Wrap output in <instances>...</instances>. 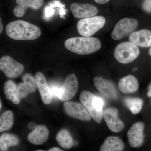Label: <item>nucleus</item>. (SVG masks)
I'll list each match as a JSON object with an SVG mask.
<instances>
[{"label": "nucleus", "mask_w": 151, "mask_h": 151, "mask_svg": "<svg viewBox=\"0 0 151 151\" xmlns=\"http://www.w3.org/2000/svg\"><path fill=\"white\" fill-rule=\"evenodd\" d=\"M0 25H1V29H0V33H1L3 31V26L1 22V19H0Z\"/></svg>", "instance_id": "7c9ffc66"}, {"label": "nucleus", "mask_w": 151, "mask_h": 151, "mask_svg": "<svg viewBox=\"0 0 151 151\" xmlns=\"http://www.w3.org/2000/svg\"><path fill=\"white\" fill-rule=\"evenodd\" d=\"M78 89V81L76 76L71 73L67 76L60 87L59 99L66 102L71 100L77 93Z\"/></svg>", "instance_id": "6e6552de"}, {"label": "nucleus", "mask_w": 151, "mask_h": 151, "mask_svg": "<svg viewBox=\"0 0 151 151\" xmlns=\"http://www.w3.org/2000/svg\"><path fill=\"white\" fill-rule=\"evenodd\" d=\"M145 126L142 122L133 124L127 132L129 145L133 148H138L142 145L144 142Z\"/></svg>", "instance_id": "f8f14e48"}, {"label": "nucleus", "mask_w": 151, "mask_h": 151, "mask_svg": "<svg viewBox=\"0 0 151 151\" xmlns=\"http://www.w3.org/2000/svg\"><path fill=\"white\" fill-rule=\"evenodd\" d=\"M125 145L121 138L116 136H110L105 139L100 147V151H122Z\"/></svg>", "instance_id": "aec40b11"}, {"label": "nucleus", "mask_w": 151, "mask_h": 151, "mask_svg": "<svg viewBox=\"0 0 151 151\" xmlns=\"http://www.w3.org/2000/svg\"><path fill=\"white\" fill-rule=\"evenodd\" d=\"M17 5L13 10L14 15L18 17L24 15L28 8L38 9L43 5L44 0H16Z\"/></svg>", "instance_id": "f3484780"}, {"label": "nucleus", "mask_w": 151, "mask_h": 151, "mask_svg": "<svg viewBox=\"0 0 151 151\" xmlns=\"http://www.w3.org/2000/svg\"><path fill=\"white\" fill-rule=\"evenodd\" d=\"M138 22L134 19L125 18L116 24L111 37L115 40H119L134 32L137 27Z\"/></svg>", "instance_id": "423d86ee"}, {"label": "nucleus", "mask_w": 151, "mask_h": 151, "mask_svg": "<svg viewBox=\"0 0 151 151\" xmlns=\"http://www.w3.org/2000/svg\"><path fill=\"white\" fill-rule=\"evenodd\" d=\"M28 128L29 129H35L37 126H36L35 124L33 123V122H31L28 124Z\"/></svg>", "instance_id": "cd10ccee"}, {"label": "nucleus", "mask_w": 151, "mask_h": 151, "mask_svg": "<svg viewBox=\"0 0 151 151\" xmlns=\"http://www.w3.org/2000/svg\"><path fill=\"white\" fill-rule=\"evenodd\" d=\"M49 131L46 127L43 125L37 126L27 137L29 142L35 145H42L48 139Z\"/></svg>", "instance_id": "a211bd4d"}, {"label": "nucleus", "mask_w": 151, "mask_h": 151, "mask_svg": "<svg viewBox=\"0 0 151 151\" xmlns=\"http://www.w3.org/2000/svg\"><path fill=\"white\" fill-rule=\"evenodd\" d=\"M56 140L58 145L64 149H70L73 145V138L65 129H63L58 132L56 136Z\"/></svg>", "instance_id": "4be33fe9"}, {"label": "nucleus", "mask_w": 151, "mask_h": 151, "mask_svg": "<svg viewBox=\"0 0 151 151\" xmlns=\"http://www.w3.org/2000/svg\"><path fill=\"white\" fill-rule=\"evenodd\" d=\"M35 78L37 86L43 103L46 105L50 104L53 96L45 76L41 72H38L36 73Z\"/></svg>", "instance_id": "4468645a"}, {"label": "nucleus", "mask_w": 151, "mask_h": 151, "mask_svg": "<svg viewBox=\"0 0 151 151\" xmlns=\"http://www.w3.org/2000/svg\"><path fill=\"white\" fill-rule=\"evenodd\" d=\"M13 114L10 111L4 112L0 117V132L7 131L14 124Z\"/></svg>", "instance_id": "393cba45"}, {"label": "nucleus", "mask_w": 151, "mask_h": 151, "mask_svg": "<svg viewBox=\"0 0 151 151\" xmlns=\"http://www.w3.org/2000/svg\"><path fill=\"white\" fill-rule=\"evenodd\" d=\"M139 53L137 46L130 42H126L117 45L114 51V56L118 62L128 64L136 59Z\"/></svg>", "instance_id": "20e7f679"}, {"label": "nucleus", "mask_w": 151, "mask_h": 151, "mask_svg": "<svg viewBox=\"0 0 151 151\" xmlns=\"http://www.w3.org/2000/svg\"></svg>", "instance_id": "72a5a7b5"}, {"label": "nucleus", "mask_w": 151, "mask_h": 151, "mask_svg": "<svg viewBox=\"0 0 151 151\" xmlns=\"http://www.w3.org/2000/svg\"><path fill=\"white\" fill-rule=\"evenodd\" d=\"M148 92H147V96L148 97H151V83L148 86Z\"/></svg>", "instance_id": "c756f323"}, {"label": "nucleus", "mask_w": 151, "mask_h": 151, "mask_svg": "<svg viewBox=\"0 0 151 151\" xmlns=\"http://www.w3.org/2000/svg\"><path fill=\"white\" fill-rule=\"evenodd\" d=\"M130 42L142 47L151 46V31L142 29L132 33L129 37Z\"/></svg>", "instance_id": "dca6fc26"}, {"label": "nucleus", "mask_w": 151, "mask_h": 151, "mask_svg": "<svg viewBox=\"0 0 151 151\" xmlns=\"http://www.w3.org/2000/svg\"><path fill=\"white\" fill-rule=\"evenodd\" d=\"M143 8L146 12H151V0H145L143 4Z\"/></svg>", "instance_id": "a878e982"}, {"label": "nucleus", "mask_w": 151, "mask_h": 151, "mask_svg": "<svg viewBox=\"0 0 151 151\" xmlns=\"http://www.w3.org/2000/svg\"><path fill=\"white\" fill-rule=\"evenodd\" d=\"M70 9L73 16L79 19L94 17L98 12L95 6L84 3H72L70 6Z\"/></svg>", "instance_id": "ddd939ff"}, {"label": "nucleus", "mask_w": 151, "mask_h": 151, "mask_svg": "<svg viewBox=\"0 0 151 151\" xmlns=\"http://www.w3.org/2000/svg\"><path fill=\"white\" fill-rule=\"evenodd\" d=\"M105 22L106 20L103 16H94L82 19L77 23V30L83 36H92L103 27Z\"/></svg>", "instance_id": "39448f33"}, {"label": "nucleus", "mask_w": 151, "mask_h": 151, "mask_svg": "<svg viewBox=\"0 0 151 151\" xmlns=\"http://www.w3.org/2000/svg\"><path fill=\"white\" fill-rule=\"evenodd\" d=\"M94 86L100 94L109 100H116L118 97L117 89L112 81L96 76L94 78Z\"/></svg>", "instance_id": "9d476101"}, {"label": "nucleus", "mask_w": 151, "mask_h": 151, "mask_svg": "<svg viewBox=\"0 0 151 151\" xmlns=\"http://www.w3.org/2000/svg\"><path fill=\"white\" fill-rule=\"evenodd\" d=\"M22 80L23 82H20L18 85V92L20 98H24L28 94L34 92L37 86L35 78L30 73L24 74Z\"/></svg>", "instance_id": "2eb2a0df"}, {"label": "nucleus", "mask_w": 151, "mask_h": 151, "mask_svg": "<svg viewBox=\"0 0 151 151\" xmlns=\"http://www.w3.org/2000/svg\"><path fill=\"white\" fill-rule=\"evenodd\" d=\"M149 54L151 55V47L150 49V50H149Z\"/></svg>", "instance_id": "2f4dec72"}, {"label": "nucleus", "mask_w": 151, "mask_h": 151, "mask_svg": "<svg viewBox=\"0 0 151 151\" xmlns=\"http://www.w3.org/2000/svg\"><path fill=\"white\" fill-rule=\"evenodd\" d=\"M103 119L111 132L118 133L124 129V124L118 117L117 108L111 107L105 109L103 111Z\"/></svg>", "instance_id": "9b49d317"}, {"label": "nucleus", "mask_w": 151, "mask_h": 151, "mask_svg": "<svg viewBox=\"0 0 151 151\" xmlns=\"http://www.w3.org/2000/svg\"><path fill=\"white\" fill-rule=\"evenodd\" d=\"M124 103L133 114H137L139 113L143 106V100L139 98H126Z\"/></svg>", "instance_id": "b1692460"}, {"label": "nucleus", "mask_w": 151, "mask_h": 151, "mask_svg": "<svg viewBox=\"0 0 151 151\" xmlns=\"http://www.w3.org/2000/svg\"><path fill=\"white\" fill-rule=\"evenodd\" d=\"M4 92L8 100L16 105L19 103L20 97L18 92L17 86L13 81L9 80L6 81L4 85Z\"/></svg>", "instance_id": "412c9836"}, {"label": "nucleus", "mask_w": 151, "mask_h": 151, "mask_svg": "<svg viewBox=\"0 0 151 151\" xmlns=\"http://www.w3.org/2000/svg\"><path fill=\"white\" fill-rule=\"evenodd\" d=\"M95 2L100 4H104L106 3H108L110 0H94Z\"/></svg>", "instance_id": "bb28decb"}, {"label": "nucleus", "mask_w": 151, "mask_h": 151, "mask_svg": "<svg viewBox=\"0 0 151 151\" xmlns=\"http://www.w3.org/2000/svg\"><path fill=\"white\" fill-rule=\"evenodd\" d=\"M64 111L68 116L85 122H89L92 117L84 105L74 102H65L63 104Z\"/></svg>", "instance_id": "1a4fd4ad"}, {"label": "nucleus", "mask_w": 151, "mask_h": 151, "mask_svg": "<svg viewBox=\"0 0 151 151\" xmlns=\"http://www.w3.org/2000/svg\"><path fill=\"white\" fill-rule=\"evenodd\" d=\"M64 45L68 50L79 55L92 54L101 47L100 40L90 37L70 38L65 40Z\"/></svg>", "instance_id": "f03ea898"}, {"label": "nucleus", "mask_w": 151, "mask_h": 151, "mask_svg": "<svg viewBox=\"0 0 151 151\" xmlns=\"http://www.w3.org/2000/svg\"><path fill=\"white\" fill-rule=\"evenodd\" d=\"M47 151H64L58 147H53Z\"/></svg>", "instance_id": "c85d7f7f"}, {"label": "nucleus", "mask_w": 151, "mask_h": 151, "mask_svg": "<svg viewBox=\"0 0 151 151\" xmlns=\"http://www.w3.org/2000/svg\"><path fill=\"white\" fill-rule=\"evenodd\" d=\"M79 100L93 120L100 124L103 119L105 102L103 99L91 92L84 90L80 94Z\"/></svg>", "instance_id": "7ed1b4c3"}, {"label": "nucleus", "mask_w": 151, "mask_h": 151, "mask_svg": "<svg viewBox=\"0 0 151 151\" xmlns=\"http://www.w3.org/2000/svg\"></svg>", "instance_id": "f704fd0d"}, {"label": "nucleus", "mask_w": 151, "mask_h": 151, "mask_svg": "<svg viewBox=\"0 0 151 151\" xmlns=\"http://www.w3.org/2000/svg\"><path fill=\"white\" fill-rule=\"evenodd\" d=\"M119 87L120 91L124 94H133L139 89V81L134 76H127L119 80Z\"/></svg>", "instance_id": "6ab92c4d"}, {"label": "nucleus", "mask_w": 151, "mask_h": 151, "mask_svg": "<svg viewBox=\"0 0 151 151\" xmlns=\"http://www.w3.org/2000/svg\"><path fill=\"white\" fill-rule=\"evenodd\" d=\"M0 105H1V106H0V109H1V108H2V107H1V105H2V104H1V103H0Z\"/></svg>", "instance_id": "473e14b6"}, {"label": "nucleus", "mask_w": 151, "mask_h": 151, "mask_svg": "<svg viewBox=\"0 0 151 151\" xmlns=\"http://www.w3.org/2000/svg\"><path fill=\"white\" fill-rule=\"evenodd\" d=\"M6 32L9 37L17 40H34L41 34L38 27L23 20L11 22L6 27Z\"/></svg>", "instance_id": "f257e3e1"}, {"label": "nucleus", "mask_w": 151, "mask_h": 151, "mask_svg": "<svg viewBox=\"0 0 151 151\" xmlns=\"http://www.w3.org/2000/svg\"><path fill=\"white\" fill-rule=\"evenodd\" d=\"M19 140L16 136L10 134H4L0 137V150L1 151H8L9 147L18 145Z\"/></svg>", "instance_id": "5701e85b"}, {"label": "nucleus", "mask_w": 151, "mask_h": 151, "mask_svg": "<svg viewBox=\"0 0 151 151\" xmlns=\"http://www.w3.org/2000/svg\"><path fill=\"white\" fill-rule=\"evenodd\" d=\"M0 69L8 77L16 78L23 72L24 67L12 58L5 55L0 59Z\"/></svg>", "instance_id": "0eeeda50"}]
</instances>
